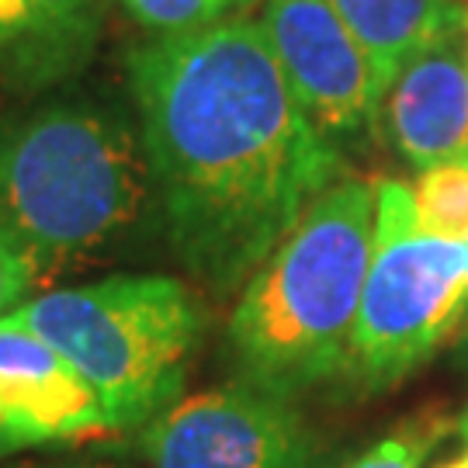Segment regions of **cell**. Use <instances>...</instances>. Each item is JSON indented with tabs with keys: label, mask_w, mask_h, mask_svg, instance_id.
<instances>
[{
	"label": "cell",
	"mask_w": 468,
	"mask_h": 468,
	"mask_svg": "<svg viewBox=\"0 0 468 468\" xmlns=\"http://www.w3.org/2000/svg\"><path fill=\"white\" fill-rule=\"evenodd\" d=\"M4 319L63 354L98 392L112 431H125L181 399L205 305L170 274H108L17 302Z\"/></svg>",
	"instance_id": "277c9868"
},
{
	"label": "cell",
	"mask_w": 468,
	"mask_h": 468,
	"mask_svg": "<svg viewBox=\"0 0 468 468\" xmlns=\"http://www.w3.org/2000/svg\"><path fill=\"white\" fill-rule=\"evenodd\" d=\"M465 253H468V243H465Z\"/></svg>",
	"instance_id": "ffe728a7"
},
{
	"label": "cell",
	"mask_w": 468,
	"mask_h": 468,
	"mask_svg": "<svg viewBox=\"0 0 468 468\" xmlns=\"http://www.w3.org/2000/svg\"><path fill=\"white\" fill-rule=\"evenodd\" d=\"M112 0H0V84L42 90L77 77Z\"/></svg>",
	"instance_id": "30bf717a"
},
{
	"label": "cell",
	"mask_w": 468,
	"mask_h": 468,
	"mask_svg": "<svg viewBox=\"0 0 468 468\" xmlns=\"http://www.w3.org/2000/svg\"><path fill=\"white\" fill-rule=\"evenodd\" d=\"M465 28H468V7H465Z\"/></svg>",
	"instance_id": "ac0fdd59"
},
{
	"label": "cell",
	"mask_w": 468,
	"mask_h": 468,
	"mask_svg": "<svg viewBox=\"0 0 468 468\" xmlns=\"http://www.w3.org/2000/svg\"><path fill=\"white\" fill-rule=\"evenodd\" d=\"M385 129L396 150L427 170L468 156V28L427 42L385 90Z\"/></svg>",
	"instance_id": "9c48e42d"
},
{
	"label": "cell",
	"mask_w": 468,
	"mask_h": 468,
	"mask_svg": "<svg viewBox=\"0 0 468 468\" xmlns=\"http://www.w3.org/2000/svg\"><path fill=\"white\" fill-rule=\"evenodd\" d=\"M73 468H94V465H73Z\"/></svg>",
	"instance_id": "d6986e66"
},
{
	"label": "cell",
	"mask_w": 468,
	"mask_h": 468,
	"mask_svg": "<svg viewBox=\"0 0 468 468\" xmlns=\"http://www.w3.org/2000/svg\"><path fill=\"white\" fill-rule=\"evenodd\" d=\"M413 208L423 233L468 243V156L420 170Z\"/></svg>",
	"instance_id": "7c38bea8"
},
{
	"label": "cell",
	"mask_w": 468,
	"mask_h": 468,
	"mask_svg": "<svg viewBox=\"0 0 468 468\" xmlns=\"http://www.w3.org/2000/svg\"><path fill=\"white\" fill-rule=\"evenodd\" d=\"M462 434H465V441H468V413H465V420H462Z\"/></svg>",
	"instance_id": "e0dca14e"
},
{
	"label": "cell",
	"mask_w": 468,
	"mask_h": 468,
	"mask_svg": "<svg viewBox=\"0 0 468 468\" xmlns=\"http://www.w3.org/2000/svg\"><path fill=\"white\" fill-rule=\"evenodd\" d=\"M118 4L153 38H174L243 17L253 0H118Z\"/></svg>",
	"instance_id": "4fadbf2b"
},
{
	"label": "cell",
	"mask_w": 468,
	"mask_h": 468,
	"mask_svg": "<svg viewBox=\"0 0 468 468\" xmlns=\"http://www.w3.org/2000/svg\"><path fill=\"white\" fill-rule=\"evenodd\" d=\"M174 261L216 302L243 292L344 156L309 122L261 21L150 38L125 59Z\"/></svg>",
	"instance_id": "6da1fadb"
},
{
	"label": "cell",
	"mask_w": 468,
	"mask_h": 468,
	"mask_svg": "<svg viewBox=\"0 0 468 468\" xmlns=\"http://www.w3.org/2000/svg\"><path fill=\"white\" fill-rule=\"evenodd\" d=\"M108 431V413L84 375L42 336L0 316V454Z\"/></svg>",
	"instance_id": "ba28073f"
},
{
	"label": "cell",
	"mask_w": 468,
	"mask_h": 468,
	"mask_svg": "<svg viewBox=\"0 0 468 468\" xmlns=\"http://www.w3.org/2000/svg\"><path fill=\"white\" fill-rule=\"evenodd\" d=\"M441 468H468V452L462 454V458H454V462H448V465H441Z\"/></svg>",
	"instance_id": "2e32d148"
},
{
	"label": "cell",
	"mask_w": 468,
	"mask_h": 468,
	"mask_svg": "<svg viewBox=\"0 0 468 468\" xmlns=\"http://www.w3.org/2000/svg\"><path fill=\"white\" fill-rule=\"evenodd\" d=\"M434 444H437L434 423L406 427L399 434H388L385 441H378L361 458H354L347 468H420V462L427 458V452Z\"/></svg>",
	"instance_id": "5bb4252c"
},
{
	"label": "cell",
	"mask_w": 468,
	"mask_h": 468,
	"mask_svg": "<svg viewBox=\"0 0 468 468\" xmlns=\"http://www.w3.org/2000/svg\"><path fill=\"white\" fill-rule=\"evenodd\" d=\"M32 292V282H28V274L21 271L11 253L0 247V316L4 313H11L17 302L25 299Z\"/></svg>",
	"instance_id": "9a60e30c"
},
{
	"label": "cell",
	"mask_w": 468,
	"mask_h": 468,
	"mask_svg": "<svg viewBox=\"0 0 468 468\" xmlns=\"http://www.w3.org/2000/svg\"><path fill=\"white\" fill-rule=\"evenodd\" d=\"M375 250V185L340 177L271 250L229 316L239 382L295 399L347 368Z\"/></svg>",
	"instance_id": "3957f363"
},
{
	"label": "cell",
	"mask_w": 468,
	"mask_h": 468,
	"mask_svg": "<svg viewBox=\"0 0 468 468\" xmlns=\"http://www.w3.org/2000/svg\"><path fill=\"white\" fill-rule=\"evenodd\" d=\"M468 309L465 243L423 233L413 187L375 185V250L347 347V375L368 392L410 378Z\"/></svg>",
	"instance_id": "5b68a950"
},
{
	"label": "cell",
	"mask_w": 468,
	"mask_h": 468,
	"mask_svg": "<svg viewBox=\"0 0 468 468\" xmlns=\"http://www.w3.org/2000/svg\"><path fill=\"white\" fill-rule=\"evenodd\" d=\"M330 4L371 59L382 98L396 80V73L427 42L465 25V4L458 0H330Z\"/></svg>",
	"instance_id": "8fae6325"
},
{
	"label": "cell",
	"mask_w": 468,
	"mask_h": 468,
	"mask_svg": "<svg viewBox=\"0 0 468 468\" xmlns=\"http://www.w3.org/2000/svg\"><path fill=\"white\" fill-rule=\"evenodd\" d=\"M139 452L150 468H313L316 437L295 399L236 378L153 417Z\"/></svg>",
	"instance_id": "8992f818"
},
{
	"label": "cell",
	"mask_w": 468,
	"mask_h": 468,
	"mask_svg": "<svg viewBox=\"0 0 468 468\" xmlns=\"http://www.w3.org/2000/svg\"><path fill=\"white\" fill-rule=\"evenodd\" d=\"M164 233L139 125L98 101H52L0 125V247L32 288Z\"/></svg>",
	"instance_id": "7a4b0ae2"
},
{
	"label": "cell",
	"mask_w": 468,
	"mask_h": 468,
	"mask_svg": "<svg viewBox=\"0 0 468 468\" xmlns=\"http://www.w3.org/2000/svg\"><path fill=\"white\" fill-rule=\"evenodd\" d=\"M261 32L299 108L323 135H357L378 118L382 87L330 0H264Z\"/></svg>",
	"instance_id": "52a82bcc"
}]
</instances>
